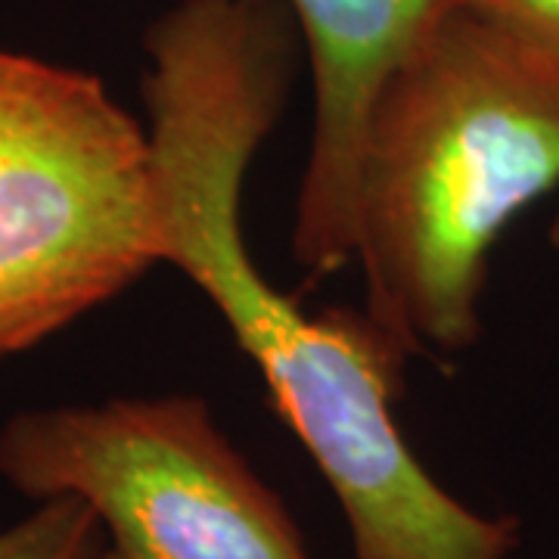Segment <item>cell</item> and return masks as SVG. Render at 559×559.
<instances>
[{"instance_id":"ba28073f","label":"cell","mask_w":559,"mask_h":559,"mask_svg":"<svg viewBox=\"0 0 559 559\" xmlns=\"http://www.w3.org/2000/svg\"><path fill=\"white\" fill-rule=\"evenodd\" d=\"M550 246L559 252V215L554 218V224H550Z\"/></svg>"},{"instance_id":"277c9868","label":"cell","mask_w":559,"mask_h":559,"mask_svg":"<svg viewBox=\"0 0 559 559\" xmlns=\"http://www.w3.org/2000/svg\"><path fill=\"white\" fill-rule=\"evenodd\" d=\"M0 476L32 500L79 498L103 559H311L283 500L193 395L20 411Z\"/></svg>"},{"instance_id":"52a82bcc","label":"cell","mask_w":559,"mask_h":559,"mask_svg":"<svg viewBox=\"0 0 559 559\" xmlns=\"http://www.w3.org/2000/svg\"><path fill=\"white\" fill-rule=\"evenodd\" d=\"M441 7L491 22L559 62V0H441Z\"/></svg>"},{"instance_id":"5b68a950","label":"cell","mask_w":559,"mask_h":559,"mask_svg":"<svg viewBox=\"0 0 559 559\" xmlns=\"http://www.w3.org/2000/svg\"><path fill=\"white\" fill-rule=\"evenodd\" d=\"M299 25L314 84L311 153L301 175L293 252L340 267L355 252V187L367 112L382 81L439 16L441 0H280Z\"/></svg>"},{"instance_id":"7a4b0ae2","label":"cell","mask_w":559,"mask_h":559,"mask_svg":"<svg viewBox=\"0 0 559 559\" xmlns=\"http://www.w3.org/2000/svg\"><path fill=\"white\" fill-rule=\"evenodd\" d=\"M559 187V62L441 7L367 112L355 187L364 311L407 355L479 340L488 255Z\"/></svg>"},{"instance_id":"8992f818","label":"cell","mask_w":559,"mask_h":559,"mask_svg":"<svg viewBox=\"0 0 559 559\" xmlns=\"http://www.w3.org/2000/svg\"><path fill=\"white\" fill-rule=\"evenodd\" d=\"M106 535L79 498H47L0 532V559H103Z\"/></svg>"},{"instance_id":"6da1fadb","label":"cell","mask_w":559,"mask_h":559,"mask_svg":"<svg viewBox=\"0 0 559 559\" xmlns=\"http://www.w3.org/2000/svg\"><path fill=\"white\" fill-rule=\"evenodd\" d=\"M299 25L280 0H180L146 32L162 261L218 311L340 500L355 559H507L516 520L426 473L392 404L411 358L367 311L305 314L242 240V187L289 94Z\"/></svg>"},{"instance_id":"3957f363","label":"cell","mask_w":559,"mask_h":559,"mask_svg":"<svg viewBox=\"0 0 559 559\" xmlns=\"http://www.w3.org/2000/svg\"><path fill=\"white\" fill-rule=\"evenodd\" d=\"M162 264L150 134L97 75L0 50V358Z\"/></svg>"}]
</instances>
